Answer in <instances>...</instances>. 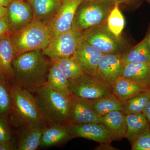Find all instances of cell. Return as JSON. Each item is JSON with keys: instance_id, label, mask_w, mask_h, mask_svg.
Segmentation results:
<instances>
[{"instance_id": "obj_1", "label": "cell", "mask_w": 150, "mask_h": 150, "mask_svg": "<svg viewBox=\"0 0 150 150\" xmlns=\"http://www.w3.org/2000/svg\"><path fill=\"white\" fill-rule=\"evenodd\" d=\"M42 50L27 51L17 55L12 62L14 84L35 93L46 83L51 64Z\"/></svg>"}, {"instance_id": "obj_2", "label": "cell", "mask_w": 150, "mask_h": 150, "mask_svg": "<svg viewBox=\"0 0 150 150\" xmlns=\"http://www.w3.org/2000/svg\"><path fill=\"white\" fill-rule=\"evenodd\" d=\"M12 100L10 114L17 127L38 124L46 126L47 121L38 108L35 96L25 89L10 84Z\"/></svg>"}, {"instance_id": "obj_3", "label": "cell", "mask_w": 150, "mask_h": 150, "mask_svg": "<svg viewBox=\"0 0 150 150\" xmlns=\"http://www.w3.org/2000/svg\"><path fill=\"white\" fill-rule=\"evenodd\" d=\"M35 93L38 108L48 123L68 124L69 98L54 90L46 83Z\"/></svg>"}, {"instance_id": "obj_4", "label": "cell", "mask_w": 150, "mask_h": 150, "mask_svg": "<svg viewBox=\"0 0 150 150\" xmlns=\"http://www.w3.org/2000/svg\"><path fill=\"white\" fill-rule=\"evenodd\" d=\"M10 36L16 56L27 51H42L47 47L51 39L46 23L35 19L21 29L10 33Z\"/></svg>"}, {"instance_id": "obj_5", "label": "cell", "mask_w": 150, "mask_h": 150, "mask_svg": "<svg viewBox=\"0 0 150 150\" xmlns=\"http://www.w3.org/2000/svg\"><path fill=\"white\" fill-rule=\"evenodd\" d=\"M115 4L111 0L82 2L76 11L72 29L83 33L104 24Z\"/></svg>"}, {"instance_id": "obj_6", "label": "cell", "mask_w": 150, "mask_h": 150, "mask_svg": "<svg viewBox=\"0 0 150 150\" xmlns=\"http://www.w3.org/2000/svg\"><path fill=\"white\" fill-rule=\"evenodd\" d=\"M68 80L71 93L85 99L93 100L113 93L111 84L97 76L83 73L76 79Z\"/></svg>"}, {"instance_id": "obj_7", "label": "cell", "mask_w": 150, "mask_h": 150, "mask_svg": "<svg viewBox=\"0 0 150 150\" xmlns=\"http://www.w3.org/2000/svg\"><path fill=\"white\" fill-rule=\"evenodd\" d=\"M83 40L103 54L123 53L126 46L121 37H117L108 28L106 23L83 33Z\"/></svg>"}, {"instance_id": "obj_8", "label": "cell", "mask_w": 150, "mask_h": 150, "mask_svg": "<svg viewBox=\"0 0 150 150\" xmlns=\"http://www.w3.org/2000/svg\"><path fill=\"white\" fill-rule=\"evenodd\" d=\"M83 40L82 33L71 29L51 38L42 51L50 60L72 57Z\"/></svg>"}, {"instance_id": "obj_9", "label": "cell", "mask_w": 150, "mask_h": 150, "mask_svg": "<svg viewBox=\"0 0 150 150\" xmlns=\"http://www.w3.org/2000/svg\"><path fill=\"white\" fill-rule=\"evenodd\" d=\"M81 0H63L55 15L48 21L47 25L51 38L72 29L75 13Z\"/></svg>"}, {"instance_id": "obj_10", "label": "cell", "mask_w": 150, "mask_h": 150, "mask_svg": "<svg viewBox=\"0 0 150 150\" xmlns=\"http://www.w3.org/2000/svg\"><path fill=\"white\" fill-rule=\"evenodd\" d=\"M69 101L68 124L101 123L102 116L95 110L91 100L72 94Z\"/></svg>"}, {"instance_id": "obj_11", "label": "cell", "mask_w": 150, "mask_h": 150, "mask_svg": "<svg viewBox=\"0 0 150 150\" xmlns=\"http://www.w3.org/2000/svg\"><path fill=\"white\" fill-rule=\"evenodd\" d=\"M66 125L73 138L81 137L100 144H110L113 141L108 130L102 123Z\"/></svg>"}, {"instance_id": "obj_12", "label": "cell", "mask_w": 150, "mask_h": 150, "mask_svg": "<svg viewBox=\"0 0 150 150\" xmlns=\"http://www.w3.org/2000/svg\"><path fill=\"white\" fill-rule=\"evenodd\" d=\"M7 8L10 33L21 29L34 19L32 8L28 1L13 0Z\"/></svg>"}, {"instance_id": "obj_13", "label": "cell", "mask_w": 150, "mask_h": 150, "mask_svg": "<svg viewBox=\"0 0 150 150\" xmlns=\"http://www.w3.org/2000/svg\"><path fill=\"white\" fill-rule=\"evenodd\" d=\"M103 54L84 40L72 57L84 74L96 76L97 69Z\"/></svg>"}, {"instance_id": "obj_14", "label": "cell", "mask_w": 150, "mask_h": 150, "mask_svg": "<svg viewBox=\"0 0 150 150\" xmlns=\"http://www.w3.org/2000/svg\"><path fill=\"white\" fill-rule=\"evenodd\" d=\"M122 53H110L103 55L97 69L96 76L111 84L121 77L124 64Z\"/></svg>"}, {"instance_id": "obj_15", "label": "cell", "mask_w": 150, "mask_h": 150, "mask_svg": "<svg viewBox=\"0 0 150 150\" xmlns=\"http://www.w3.org/2000/svg\"><path fill=\"white\" fill-rule=\"evenodd\" d=\"M16 52L10 36V33L0 38V75L8 82L14 78L12 62Z\"/></svg>"}, {"instance_id": "obj_16", "label": "cell", "mask_w": 150, "mask_h": 150, "mask_svg": "<svg viewBox=\"0 0 150 150\" xmlns=\"http://www.w3.org/2000/svg\"><path fill=\"white\" fill-rule=\"evenodd\" d=\"M42 132L39 147H48L61 144L73 139L64 124L49 123Z\"/></svg>"}, {"instance_id": "obj_17", "label": "cell", "mask_w": 150, "mask_h": 150, "mask_svg": "<svg viewBox=\"0 0 150 150\" xmlns=\"http://www.w3.org/2000/svg\"><path fill=\"white\" fill-rule=\"evenodd\" d=\"M46 126L34 124L20 128L17 149L35 150L40 146L43 128Z\"/></svg>"}, {"instance_id": "obj_18", "label": "cell", "mask_w": 150, "mask_h": 150, "mask_svg": "<svg viewBox=\"0 0 150 150\" xmlns=\"http://www.w3.org/2000/svg\"><path fill=\"white\" fill-rule=\"evenodd\" d=\"M126 117L121 110L112 111L101 117V123L108 130L113 141H120L125 138Z\"/></svg>"}, {"instance_id": "obj_19", "label": "cell", "mask_w": 150, "mask_h": 150, "mask_svg": "<svg viewBox=\"0 0 150 150\" xmlns=\"http://www.w3.org/2000/svg\"><path fill=\"white\" fill-rule=\"evenodd\" d=\"M111 85L113 94L122 103L138 94L150 89V86L142 84L121 77Z\"/></svg>"}, {"instance_id": "obj_20", "label": "cell", "mask_w": 150, "mask_h": 150, "mask_svg": "<svg viewBox=\"0 0 150 150\" xmlns=\"http://www.w3.org/2000/svg\"><path fill=\"white\" fill-rule=\"evenodd\" d=\"M121 77L150 86V62L124 64Z\"/></svg>"}, {"instance_id": "obj_21", "label": "cell", "mask_w": 150, "mask_h": 150, "mask_svg": "<svg viewBox=\"0 0 150 150\" xmlns=\"http://www.w3.org/2000/svg\"><path fill=\"white\" fill-rule=\"evenodd\" d=\"M126 119L125 138L132 145L139 136L150 129V124L143 112L126 115Z\"/></svg>"}, {"instance_id": "obj_22", "label": "cell", "mask_w": 150, "mask_h": 150, "mask_svg": "<svg viewBox=\"0 0 150 150\" xmlns=\"http://www.w3.org/2000/svg\"><path fill=\"white\" fill-rule=\"evenodd\" d=\"M34 19L44 22L48 21L58 11L62 0H28Z\"/></svg>"}, {"instance_id": "obj_23", "label": "cell", "mask_w": 150, "mask_h": 150, "mask_svg": "<svg viewBox=\"0 0 150 150\" xmlns=\"http://www.w3.org/2000/svg\"><path fill=\"white\" fill-rule=\"evenodd\" d=\"M46 83L54 90L67 97L72 94L69 85V80L55 62H51L47 75Z\"/></svg>"}, {"instance_id": "obj_24", "label": "cell", "mask_w": 150, "mask_h": 150, "mask_svg": "<svg viewBox=\"0 0 150 150\" xmlns=\"http://www.w3.org/2000/svg\"><path fill=\"white\" fill-rule=\"evenodd\" d=\"M123 64L150 62V51L147 35L139 44L122 54Z\"/></svg>"}, {"instance_id": "obj_25", "label": "cell", "mask_w": 150, "mask_h": 150, "mask_svg": "<svg viewBox=\"0 0 150 150\" xmlns=\"http://www.w3.org/2000/svg\"><path fill=\"white\" fill-rule=\"evenodd\" d=\"M91 101L95 110L101 116L112 111L123 110V103L113 93Z\"/></svg>"}, {"instance_id": "obj_26", "label": "cell", "mask_w": 150, "mask_h": 150, "mask_svg": "<svg viewBox=\"0 0 150 150\" xmlns=\"http://www.w3.org/2000/svg\"><path fill=\"white\" fill-rule=\"evenodd\" d=\"M150 98V89L130 98L123 103L122 111L125 115L143 112Z\"/></svg>"}, {"instance_id": "obj_27", "label": "cell", "mask_w": 150, "mask_h": 150, "mask_svg": "<svg viewBox=\"0 0 150 150\" xmlns=\"http://www.w3.org/2000/svg\"><path fill=\"white\" fill-rule=\"evenodd\" d=\"M9 82L0 75V117L6 118L12 105Z\"/></svg>"}, {"instance_id": "obj_28", "label": "cell", "mask_w": 150, "mask_h": 150, "mask_svg": "<svg viewBox=\"0 0 150 150\" xmlns=\"http://www.w3.org/2000/svg\"><path fill=\"white\" fill-rule=\"evenodd\" d=\"M119 5L115 3L108 17L106 23L110 32L116 37L120 38L125 26V21L119 8Z\"/></svg>"}, {"instance_id": "obj_29", "label": "cell", "mask_w": 150, "mask_h": 150, "mask_svg": "<svg viewBox=\"0 0 150 150\" xmlns=\"http://www.w3.org/2000/svg\"><path fill=\"white\" fill-rule=\"evenodd\" d=\"M51 61L58 65L68 80L76 79L84 73L72 57L56 58Z\"/></svg>"}, {"instance_id": "obj_30", "label": "cell", "mask_w": 150, "mask_h": 150, "mask_svg": "<svg viewBox=\"0 0 150 150\" xmlns=\"http://www.w3.org/2000/svg\"><path fill=\"white\" fill-rule=\"evenodd\" d=\"M131 145L132 150H150V129L139 136Z\"/></svg>"}, {"instance_id": "obj_31", "label": "cell", "mask_w": 150, "mask_h": 150, "mask_svg": "<svg viewBox=\"0 0 150 150\" xmlns=\"http://www.w3.org/2000/svg\"><path fill=\"white\" fill-rule=\"evenodd\" d=\"M10 131L6 118L0 117V144L11 141Z\"/></svg>"}, {"instance_id": "obj_32", "label": "cell", "mask_w": 150, "mask_h": 150, "mask_svg": "<svg viewBox=\"0 0 150 150\" xmlns=\"http://www.w3.org/2000/svg\"><path fill=\"white\" fill-rule=\"evenodd\" d=\"M10 33L7 16L0 19V38L7 33Z\"/></svg>"}, {"instance_id": "obj_33", "label": "cell", "mask_w": 150, "mask_h": 150, "mask_svg": "<svg viewBox=\"0 0 150 150\" xmlns=\"http://www.w3.org/2000/svg\"><path fill=\"white\" fill-rule=\"evenodd\" d=\"M14 149L13 144L11 141L0 144V150H12Z\"/></svg>"}, {"instance_id": "obj_34", "label": "cell", "mask_w": 150, "mask_h": 150, "mask_svg": "<svg viewBox=\"0 0 150 150\" xmlns=\"http://www.w3.org/2000/svg\"><path fill=\"white\" fill-rule=\"evenodd\" d=\"M142 112L144 114L150 124V98Z\"/></svg>"}, {"instance_id": "obj_35", "label": "cell", "mask_w": 150, "mask_h": 150, "mask_svg": "<svg viewBox=\"0 0 150 150\" xmlns=\"http://www.w3.org/2000/svg\"><path fill=\"white\" fill-rule=\"evenodd\" d=\"M8 10L6 7L0 6V19L7 16Z\"/></svg>"}, {"instance_id": "obj_36", "label": "cell", "mask_w": 150, "mask_h": 150, "mask_svg": "<svg viewBox=\"0 0 150 150\" xmlns=\"http://www.w3.org/2000/svg\"><path fill=\"white\" fill-rule=\"evenodd\" d=\"M13 0H0V6L7 7Z\"/></svg>"}, {"instance_id": "obj_37", "label": "cell", "mask_w": 150, "mask_h": 150, "mask_svg": "<svg viewBox=\"0 0 150 150\" xmlns=\"http://www.w3.org/2000/svg\"><path fill=\"white\" fill-rule=\"evenodd\" d=\"M112 1L115 3H118L120 4L122 3L129 2L131 1H135V0H111Z\"/></svg>"}, {"instance_id": "obj_38", "label": "cell", "mask_w": 150, "mask_h": 150, "mask_svg": "<svg viewBox=\"0 0 150 150\" xmlns=\"http://www.w3.org/2000/svg\"><path fill=\"white\" fill-rule=\"evenodd\" d=\"M148 38V42H149V46L150 51V28L149 31L148 32L147 35H146Z\"/></svg>"}, {"instance_id": "obj_39", "label": "cell", "mask_w": 150, "mask_h": 150, "mask_svg": "<svg viewBox=\"0 0 150 150\" xmlns=\"http://www.w3.org/2000/svg\"><path fill=\"white\" fill-rule=\"evenodd\" d=\"M82 2L83 1H96V0H81Z\"/></svg>"}, {"instance_id": "obj_40", "label": "cell", "mask_w": 150, "mask_h": 150, "mask_svg": "<svg viewBox=\"0 0 150 150\" xmlns=\"http://www.w3.org/2000/svg\"><path fill=\"white\" fill-rule=\"evenodd\" d=\"M148 1L150 3V0H148Z\"/></svg>"}, {"instance_id": "obj_41", "label": "cell", "mask_w": 150, "mask_h": 150, "mask_svg": "<svg viewBox=\"0 0 150 150\" xmlns=\"http://www.w3.org/2000/svg\"><path fill=\"white\" fill-rule=\"evenodd\" d=\"M25 1H28V0H25Z\"/></svg>"}, {"instance_id": "obj_42", "label": "cell", "mask_w": 150, "mask_h": 150, "mask_svg": "<svg viewBox=\"0 0 150 150\" xmlns=\"http://www.w3.org/2000/svg\"><path fill=\"white\" fill-rule=\"evenodd\" d=\"M62 1H63V0H62Z\"/></svg>"}]
</instances>
